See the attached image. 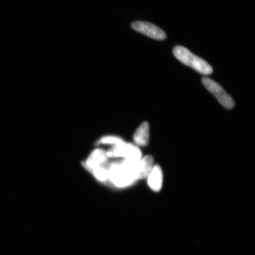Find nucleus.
I'll return each mask as SVG.
<instances>
[{"label": "nucleus", "instance_id": "1", "mask_svg": "<svg viewBox=\"0 0 255 255\" xmlns=\"http://www.w3.org/2000/svg\"><path fill=\"white\" fill-rule=\"evenodd\" d=\"M139 162L124 159L109 161L107 186L114 189H123L140 180Z\"/></svg>", "mask_w": 255, "mask_h": 255}, {"label": "nucleus", "instance_id": "2", "mask_svg": "<svg viewBox=\"0 0 255 255\" xmlns=\"http://www.w3.org/2000/svg\"><path fill=\"white\" fill-rule=\"evenodd\" d=\"M174 55L181 63L195 70L201 74H212L213 68L205 60L194 55L190 50L183 46L175 47L173 50Z\"/></svg>", "mask_w": 255, "mask_h": 255}, {"label": "nucleus", "instance_id": "3", "mask_svg": "<svg viewBox=\"0 0 255 255\" xmlns=\"http://www.w3.org/2000/svg\"><path fill=\"white\" fill-rule=\"evenodd\" d=\"M106 154L110 159H124L132 161H139L142 156L138 146L125 142L112 146L106 151Z\"/></svg>", "mask_w": 255, "mask_h": 255}, {"label": "nucleus", "instance_id": "4", "mask_svg": "<svg viewBox=\"0 0 255 255\" xmlns=\"http://www.w3.org/2000/svg\"><path fill=\"white\" fill-rule=\"evenodd\" d=\"M202 82L207 90L215 96L223 107L228 109H232L234 107L235 103L233 98L226 93L224 89L218 83L207 77L202 78Z\"/></svg>", "mask_w": 255, "mask_h": 255}, {"label": "nucleus", "instance_id": "5", "mask_svg": "<svg viewBox=\"0 0 255 255\" xmlns=\"http://www.w3.org/2000/svg\"><path fill=\"white\" fill-rule=\"evenodd\" d=\"M131 27L133 30L139 32L149 37L158 40L166 39L167 35L161 28L147 22L136 21L133 23Z\"/></svg>", "mask_w": 255, "mask_h": 255}, {"label": "nucleus", "instance_id": "6", "mask_svg": "<svg viewBox=\"0 0 255 255\" xmlns=\"http://www.w3.org/2000/svg\"><path fill=\"white\" fill-rule=\"evenodd\" d=\"M110 160L105 149L97 148L91 152L88 157L83 162V166L90 173L94 168L107 164Z\"/></svg>", "mask_w": 255, "mask_h": 255}, {"label": "nucleus", "instance_id": "7", "mask_svg": "<svg viewBox=\"0 0 255 255\" xmlns=\"http://www.w3.org/2000/svg\"><path fill=\"white\" fill-rule=\"evenodd\" d=\"M133 141L135 145L139 146H146L149 141V125L147 122L141 124L133 135Z\"/></svg>", "mask_w": 255, "mask_h": 255}, {"label": "nucleus", "instance_id": "8", "mask_svg": "<svg viewBox=\"0 0 255 255\" xmlns=\"http://www.w3.org/2000/svg\"><path fill=\"white\" fill-rule=\"evenodd\" d=\"M163 182V174L159 165H155L153 167L151 173L148 177V183L151 189L155 191L161 189Z\"/></svg>", "mask_w": 255, "mask_h": 255}, {"label": "nucleus", "instance_id": "9", "mask_svg": "<svg viewBox=\"0 0 255 255\" xmlns=\"http://www.w3.org/2000/svg\"><path fill=\"white\" fill-rule=\"evenodd\" d=\"M154 158L151 155L142 158L139 162V173L140 179L148 178L154 167Z\"/></svg>", "mask_w": 255, "mask_h": 255}, {"label": "nucleus", "instance_id": "10", "mask_svg": "<svg viewBox=\"0 0 255 255\" xmlns=\"http://www.w3.org/2000/svg\"><path fill=\"white\" fill-rule=\"evenodd\" d=\"M108 162L106 164L94 168L90 172L96 180L105 185H107L108 178Z\"/></svg>", "mask_w": 255, "mask_h": 255}, {"label": "nucleus", "instance_id": "11", "mask_svg": "<svg viewBox=\"0 0 255 255\" xmlns=\"http://www.w3.org/2000/svg\"><path fill=\"white\" fill-rule=\"evenodd\" d=\"M124 142L122 138H120L119 136L114 135H107L102 137L97 142V145H109L114 146L120 144Z\"/></svg>", "mask_w": 255, "mask_h": 255}]
</instances>
